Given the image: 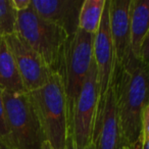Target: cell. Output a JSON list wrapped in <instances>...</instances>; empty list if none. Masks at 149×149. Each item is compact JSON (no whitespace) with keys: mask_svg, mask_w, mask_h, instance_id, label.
<instances>
[{"mask_svg":"<svg viewBox=\"0 0 149 149\" xmlns=\"http://www.w3.org/2000/svg\"><path fill=\"white\" fill-rule=\"evenodd\" d=\"M17 10L11 0H0V37L5 38L15 34Z\"/></svg>","mask_w":149,"mask_h":149,"instance_id":"9a60e30c","label":"cell"},{"mask_svg":"<svg viewBox=\"0 0 149 149\" xmlns=\"http://www.w3.org/2000/svg\"><path fill=\"white\" fill-rule=\"evenodd\" d=\"M149 31V0H131L130 43L131 52L140 59L141 47Z\"/></svg>","mask_w":149,"mask_h":149,"instance_id":"7c38bea8","label":"cell"},{"mask_svg":"<svg viewBox=\"0 0 149 149\" xmlns=\"http://www.w3.org/2000/svg\"><path fill=\"white\" fill-rule=\"evenodd\" d=\"M91 144L94 149H123L125 147L112 81L106 93L98 100Z\"/></svg>","mask_w":149,"mask_h":149,"instance_id":"52a82bcc","label":"cell"},{"mask_svg":"<svg viewBox=\"0 0 149 149\" xmlns=\"http://www.w3.org/2000/svg\"><path fill=\"white\" fill-rule=\"evenodd\" d=\"M93 39L94 35L78 30L74 36L68 38L64 49L58 74L62 80L65 94L68 131L82 86L94 61Z\"/></svg>","mask_w":149,"mask_h":149,"instance_id":"277c9868","label":"cell"},{"mask_svg":"<svg viewBox=\"0 0 149 149\" xmlns=\"http://www.w3.org/2000/svg\"><path fill=\"white\" fill-rule=\"evenodd\" d=\"M147 66H148V68H149V64H147Z\"/></svg>","mask_w":149,"mask_h":149,"instance_id":"d4e9b609","label":"cell"},{"mask_svg":"<svg viewBox=\"0 0 149 149\" xmlns=\"http://www.w3.org/2000/svg\"><path fill=\"white\" fill-rule=\"evenodd\" d=\"M11 1H13V7L17 9V13L28 9L31 6L32 2V0H11Z\"/></svg>","mask_w":149,"mask_h":149,"instance_id":"d6986e66","label":"cell"},{"mask_svg":"<svg viewBox=\"0 0 149 149\" xmlns=\"http://www.w3.org/2000/svg\"><path fill=\"white\" fill-rule=\"evenodd\" d=\"M93 59L97 68V79L99 85V97L106 93L111 84L113 74L116 56L109 27V8L108 0L102 15L99 29L94 34L93 39Z\"/></svg>","mask_w":149,"mask_h":149,"instance_id":"9c48e42d","label":"cell"},{"mask_svg":"<svg viewBox=\"0 0 149 149\" xmlns=\"http://www.w3.org/2000/svg\"><path fill=\"white\" fill-rule=\"evenodd\" d=\"M15 35L33 48L52 72H59L70 38L62 28L41 17L30 6L17 13Z\"/></svg>","mask_w":149,"mask_h":149,"instance_id":"3957f363","label":"cell"},{"mask_svg":"<svg viewBox=\"0 0 149 149\" xmlns=\"http://www.w3.org/2000/svg\"><path fill=\"white\" fill-rule=\"evenodd\" d=\"M7 137H8V127H7L6 111L3 100V90L0 88V138L6 140Z\"/></svg>","mask_w":149,"mask_h":149,"instance_id":"2e32d148","label":"cell"},{"mask_svg":"<svg viewBox=\"0 0 149 149\" xmlns=\"http://www.w3.org/2000/svg\"><path fill=\"white\" fill-rule=\"evenodd\" d=\"M107 0H84L79 15V30L94 34L99 29Z\"/></svg>","mask_w":149,"mask_h":149,"instance_id":"5bb4252c","label":"cell"},{"mask_svg":"<svg viewBox=\"0 0 149 149\" xmlns=\"http://www.w3.org/2000/svg\"><path fill=\"white\" fill-rule=\"evenodd\" d=\"M140 60L145 64H149V31L143 41L142 47H141Z\"/></svg>","mask_w":149,"mask_h":149,"instance_id":"ac0fdd59","label":"cell"},{"mask_svg":"<svg viewBox=\"0 0 149 149\" xmlns=\"http://www.w3.org/2000/svg\"><path fill=\"white\" fill-rule=\"evenodd\" d=\"M149 140V100L145 105L141 120V146Z\"/></svg>","mask_w":149,"mask_h":149,"instance_id":"e0dca14e","label":"cell"},{"mask_svg":"<svg viewBox=\"0 0 149 149\" xmlns=\"http://www.w3.org/2000/svg\"><path fill=\"white\" fill-rule=\"evenodd\" d=\"M111 81L124 146L142 149L141 120L149 100V68L131 53L122 68L114 66Z\"/></svg>","mask_w":149,"mask_h":149,"instance_id":"6da1fadb","label":"cell"},{"mask_svg":"<svg viewBox=\"0 0 149 149\" xmlns=\"http://www.w3.org/2000/svg\"><path fill=\"white\" fill-rule=\"evenodd\" d=\"M84 0H32L31 7L43 19L59 26L68 36L79 30V15Z\"/></svg>","mask_w":149,"mask_h":149,"instance_id":"8fae6325","label":"cell"},{"mask_svg":"<svg viewBox=\"0 0 149 149\" xmlns=\"http://www.w3.org/2000/svg\"><path fill=\"white\" fill-rule=\"evenodd\" d=\"M46 142L53 149H65L70 136L68 109L62 80L57 72H52L47 84L28 93Z\"/></svg>","mask_w":149,"mask_h":149,"instance_id":"7a4b0ae2","label":"cell"},{"mask_svg":"<svg viewBox=\"0 0 149 149\" xmlns=\"http://www.w3.org/2000/svg\"><path fill=\"white\" fill-rule=\"evenodd\" d=\"M142 149H149V140H147L146 142L142 145Z\"/></svg>","mask_w":149,"mask_h":149,"instance_id":"603a6c76","label":"cell"},{"mask_svg":"<svg viewBox=\"0 0 149 149\" xmlns=\"http://www.w3.org/2000/svg\"><path fill=\"white\" fill-rule=\"evenodd\" d=\"M0 88L9 93H27L13 53L2 37H0Z\"/></svg>","mask_w":149,"mask_h":149,"instance_id":"4fadbf2b","label":"cell"},{"mask_svg":"<svg viewBox=\"0 0 149 149\" xmlns=\"http://www.w3.org/2000/svg\"><path fill=\"white\" fill-rule=\"evenodd\" d=\"M65 148H66V149H94V148H93V145H92L91 143H89V144L86 145V146H84V147L78 146V145L76 144V142L74 141V139H72V137L70 136V135L68 137Z\"/></svg>","mask_w":149,"mask_h":149,"instance_id":"ffe728a7","label":"cell"},{"mask_svg":"<svg viewBox=\"0 0 149 149\" xmlns=\"http://www.w3.org/2000/svg\"><path fill=\"white\" fill-rule=\"evenodd\" d=\"M8 137L5 141L13 149H42L43 131L28 93L3 91Z\"/></svg>","mask_w":149,"mask_h":149,"instance_id":"5b68a950","label":"cell"},{"mask_svg":"<svg viewBox=\"0 0 149 149\" xmlns=\"http://www.w3.org/2000/svg\"><path fill=\"white\" fill-rule=\"evenodd\" d=\"M99 95L97 68L93 61L82 86L70 126V135L80 147H84L91 143Z\"/></svg>","mask_w":149,"mask_h":149,"instance_id":"8992f818","label":"cell"},{"mask_svg":"<svg viewBox=\"0 0 149 149\" xmlns=\"http://www.w3.org/2000/svg\"><path fill=\"white\" fill-rule=\"evenodd\" d=\"M42 149H53V148H52L51 145H50L49 143L45 141V142L43 143V145H42Z\"/></svg>","mask_w":149,"mask_h":149,"instance_id":"7402d4cb","label":"cell"},{"mask_svg":"<svg viewBox=\"0 0 149 149\" xmlns=\"http://www.w3.org/2000/svg\"><path fill=\"white\" fill-rule=\"evenodd\" d=\"M123 149H130V148H128V147H124Z\"/></svg>","mask_w":149,"mask_h":149,"instance_id":"cb8c5ba5","label":"cell"},{"mask_svg":"<svg viewBox=\"0 0 149 149\" xmlns=\"http://www.w3.org/2000/svg\"><path fill=\"white\" fill-rule=\"evenodd\" d=\"M4 39L15 60L26 92L35 91L47 84L53 72L43 58L15 34Z\"/></svg>","mask_w":149,"mask_h":149,"instance_id":"ba28073f","label":"cell"},{"mask_svg":"<svg viewBox=\"0 0 149 149\" xmlns=\"http://www.w3.org/2000/svg\"><path fill=\"white\" fill-rule=\"evenodd\" d=\"M0 149H13L4 139L0 138Z\"/></svg>","mask_w":149,"mask_h":149,"instance_id":"44dd1931","label":"cell"},{"mask_svg":"<svg viewBox=\"0 0 149 149\" xmlns=\"http://www.w3.org/2000/svg\"><path fill=\"white\" fill-rule=\"evenodd\" d=\"M131 0H108L109 27L116 56V68H122L131 52L130 43Z\"/></svg>","mask_w":149,"mask_h":149,"instance_id":"30bf717a","label":"cell"}]
</instances>
